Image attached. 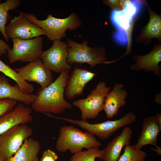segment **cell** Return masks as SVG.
<instances>
[{
    "instance_id": "1",
    "label": "cell",
    "mask_w": 161,
    "mask_h": 161,
    "mask_svg": "<svg viewBox=\"0 0 161 161\" xmlns=\"http://www.w3.org/2000/svg\"><path fill=\"white\" fill-rule=\"evenodd\" d=\"M145 5V0H128L121 10H112L110 21L114 28L112 38L117 45L126 47L127 50L120 58L131 52L134 28Z\"/></svg>"
},
{
    "instance_id": "2",
    "label": "cell",
    "mask_w": 161,
    "mask_h": 161,
    "mask_svg": "<svg viewBox=\"0 0 161 161\" xmlns=\"http://www.w3.org/2000/svg\"><path fill=\"white\" fill-rule=\"evenodd\" d=\"M69 70L61 72L57 79L50 85L38 90L37 97L31 104L32 108L37 112L44 114H61L72 105L64 98V92Z\"/></svg>"
},
{
    "instance_id": "3",
    "label": "cell",
    "mask_w": 161,
    "mask_h": 161,
    "mask_svg": "<svg viewBox=\"0 0 161 161\" xmlns=\"http://www.w3.org/2000/svg\"><path fill=\"white\" fill-rule=\"evenodd\" d=\"M56 148L58 152L64 153L69 150L72 154L101 145L94 135L87 131L83 132L72 125L63 126L59 129Z\"/></svg>"
},
{
    "instance_id": "4",
    "label": "cell",
    "mask_w": 161,
    "mask_h": 161,
    "mask_svg": "<svg viewBox=\"0 0 161 161\" xmlns=\"http://www.w3.org/2000/svg\"><path fill=\"white\" fill-rule=\"evenodd\" d=\"M25 14L30 21L44 31L47 38L51 41L61 40L66 36L67 30H75L81 25L78 16L74 12L64 18H57L49 14L44 20H38L32 14L25 13Z\"/></svg>"
},
{
    "instance_id": "5",
    "label": "cell",
    "mask_w": 161,
    "mask_h": 161,
    "mask_svg": "<svg viewBox=\"0 0 161 161\" xmlns=\"http://www.w3.org/2000/svg\"><path fill=\"white\" fill-rule=\"evenodd\" d=\"M66 43L68 52L67 61L71 65L85 63L92 68L103 64L107 59L106 51L103 47H89L86 40L80 44L67 39Z\"/></svg>"
},
{
    "instance_id": "6",
    "label": "cell",
    "mask_w": 161,
    "mask_h": 161,
    "mask_svg": "<svg viewBox=\"0 0 161 161\" xmlns=\"http://www.w3.org/2000/svg\"><path fill=\"white\" fill-rule=\"evenodd\" d=\"M59 119L77 125L87 132L97 136L100 139L104 140L108 138L121 128L134 122L136 116L130 112L126 114L122 118L117 120L94 124L89 123L86 120H74L63 117H59Z\"/></svg>"
},
{
    "instance_id": "7",
    "label": "cell",
    "mask_w": 161,
    "mask_h": 161,
    "mask_svg": "<svg viewBox=\"0 0 161 161\" xmlns=\"http://www.w3.org/2000/svg\"><path fill=\"white\" fill-rule=\"evenodd\" d=\"M12 39L13 48L7 53L10 64L17 61L31 62L40 58L44 45L41 37L28 39L18 38Z\"/></svg>"
},
{
    "instance_id": "8",
    "label": "cell",
    "mask_w": 161,
    "mask_h": 161,
    "mask_svg": "<svg viewBox=\"0 0 161 161\" xmlns=\"http://www.w3.org/2000/svg\"><path fill=\"white\" fill-rule=\"evenodd\" d=\"M111 90L105 82H99L86 98L75 100L72 104L80 109L83 120L95 119L103 110L105 98Z\"/></svg>"
},
{
    "instance_id": "9",
    "label": "cell",
    "mask_w": 161,
    "mask_h": 161,
    "mask_svg": "<svg viewBox=\"0 0 161 161\" xmlns=\"http://www.w3.org/2000/svg\"><path fill=\"white\" fill-rule=\"evenodd\" d=\"M32 129L26 124L14 126L0 135V157L6 161L13 156L27 138L31 136Z\"/></svg>"
},
{
    "instance_id": "10",
    "label": "cell",
    "mask_w": 161,
    "mask_h": 161,
    "mask_svg": "<svg viewBox=\"0 0 161 161\" xmlns=\"http://www.w3.org/2000/svg\"><path fill=\"white\" fill-rule=\"evenodd\" d=\"M53 41L51 47L43 51L40 58L44 66L50 71L61 73L65 70H70L71 66L67 63L68 55L66 42L61 40Z\"/></svg>"
},
{
    "instance_id": "11",
    "label": "cell",
    "mask_w": 161,
    "mask_h": 161,
    "mask_svg": "<svg viewBox=\"0 0 161 161\" xmlns=\"http://www.w3.org/2000/svg\"><path fill=\"white\" fill-rule=\"evenodd\" d=\"M19 12L18 16L12 18L6 26L5 32L9 38L28 39L45 35L42 29L27 18L25 13Z\"/></svg>"
},
{
    "instance_id": "12",
    "label": "cell",
    "mask_w": 161,
    "mask_h": 161,
    "mask_svg": "<svg viewBox=\"0 0 161 161\" xmlns=\"http://www.w3.org/2000/svg\"><path fill=\"white\" fill-rule=\"evenodd\" d=\"M14 70L24 80L34 81L39 84L41 90L53 82L51 71L44 66L40 58L22 67L15 68Z\"/></svg>"
},
{
    "instance_id": "13",
    "label": "cell",
    "mask_w": 161,
    "mask_h": 161,
    "mask_svg": "<svg viewBox=\"0 0 161 161\" xmlns=\"http://www.w3.org/2000/svg\"><path fill=\"white\" fill-rule=\"evenodd\" d=\"M95 73L78 67L74 68L68 76L64 94L72 100L83 94L87 84L96 75Z\"/></svg>"
},
{
    "instance_id": "14",
    "label": "cell",
    "mask_w": 161,
    "mask_h": 161,
    "mask_svg": "<svg viewBox=\"0 0 161 161\" xmlns=\"http://www.w3.org/2000/svg\"><path fill=\"white\" fill-rule=\"evenodd\" d=\"M135 63L131 65L130 69L139 71L151 72L159 78L161 76V44L156 43L153 48L148 53L144 55H135L133 57Z\"/></svg>"
},
{
    "instance_id": "15",
    "label": "cell",
    "mask_w": 161,
    "mask_h": 161,
    "mask_svg": "<svg viewBox=\"0 0 161 161\" xmlns=\"http://www.w3.org/2000/svg\"><path fill=\"white\" fill-rule=\"evenodd\" d=\"M149 14L148 21L142 27L139 33L135 37L138 43L144 46L150 44L153 38H155L161 44V15L153 10L145 0Z\"/></svg>"
},
{
    "instance_id": "16",
    "label": "cell",
    "mask_w": 161,
    "mask_h": 161,
    "mask_svg": "<svg viewBox=\"0 0 161 161\" xmlns=\"http://www.w3.org/2000/svg\"><path fill=\"white\" fill-rule=\"evenodd\" d=\"M32 109L22 103L16 105L13 109L0 117V135L16 126L31 122L33 120Z\"/></svg>"
},
{
    "instance_id": "17",
    "label": "cell",
    "mask_w": 161,
    "mask_h": 161,
    "mask_svg": "<svg viewBox=\"0 0 161 161\" xmlns=\"http://www.w3.org/2000/svg\"><path fill=\"white\" fill-rule=\"evenodd\" d=\"M161 131V113L146 117L143 121L142 132L135 145L137 148L141 149L145 145H152L157 149L161 150L157 144L158 135Z\"/></svg>"
},
{
    "instance_id": "18",
    "label": "cell",
    "mask_w": 161,
    "mask_h": 161,
    "mask_svg": "<svg viewBox=\"0 0 161 161\" xmlns=\"http://www.w3.org/2000/svg\"><path fill=\"white\" fill-rule=\"evenodd\" d=\"M123 87L122 84L115 83L105 98L103 110L108 118L116 116L120 109L126 105L128 93Z\"/></svg>"
},
{
    "instance_id": "19",
    "label": "cell",
    "mask_w": 161,
    "mask_h": 161,
    "mask_svg": "<svg viewBox=\"0 0 161 161\" xmlns=\"http://www.w3.org/2000/svg\"><path fill=\"white\" fill-rule=\"evenodd\" d=\"M132 133L129 127L124 128L120 134L114 138L103 150L102 161H118L123 148L130 145Z\"/></svg>"
},
{
    "instance_id": "20",
    "label": "cell",
    "mask_w": 161,
    "mask_h": 161,
    "mask_svg": "<svg viewBox=\"0 0 161 161\" xmlns=\"http://www.w3.org/2000/svg\"><path fill=\"white\" fill-rule=\"evenodd\" d=\"M36 97V94L23 92L17 84L12 86L4 75H0V99H11L28 106L33 103Z\"/></svg>"
},
{
    "instance_id": "21",
    "label": "cell",
    "mask_w": 161,
    "mask_h": 161,
    "mask_svg": "<svg viewBox=\"0 0 161 161\" xmlns=\"http://www.w3.org/2000/svg\"><path fill=\"white\" fill-rule=\"evenodd\" d=\"M40 148L38 140L27 138L14 155L6 161H39L38 155Z\"/></svg>"
},
{
    "instance_id": "22",
    "label": "cell",
    "mask_w": 161,
    "mask_h": 161,
    "mask_svg": "<svg viewBox=\"0 0 161 161\" xmlns=\"http://www.w3.org/2000/svg\"><path fill=\"white\" fill-rule=\"evenodd\" d=\"M0 71L16 83L20 90L23 92L31 94L34 91L32 85L24 80L15 70L0 60Z\"/></svg>"
},
{
    "instance_id": "23",
    "label": "cell",
    "mask_w": 161,
    "mask_h": 161,
    "mask_svg": "<svg viewBox=\"0 0 161 161\" xmlns=\"http://www.w3.org/2000/svg\"><path fill=\"white\" fill-rule=\"evenodd\" d=\"M21 2L20 0H6L0 4V32L7 42L9 41V38L5 32L6 25L11 17L8 12L18 7Z\"/></svg>"
},
{
    "instance_id": "24",
    "label": "cell",
    "mask_w": 161,
    "mask_h": 161,
    "mask_svg": "<svg viewBox=\"0 0 161 161\" xmlns=\"http://www.w3.org/2000/svg\"><path fill=\"white\" fill-rule=\"evenodd\" d=\"M124 152L118 161H145L146 153L137 148L136 145L124 147Z\"/></svg>"
},
{
    "instance_id": "25",
    "label": "cell",
    "mask_w": 161,
    "mask_h": 161,
    "mask_svg": "<svg viewBox=\"0 0 161 161\" xmlns=\"http://www.w3.org/2000/svg\"><path fill=\"white\" fill-rule=\"evenodd\" d=\"M102 153L103 150H100L99 147L92 148L74 154L70 161H96V158L101 160Z\"/></svg>"
},
{
    "instance_id": "26",
    "label": "cell",
    "mask_w": 161,
    "mask_h": 161,
    "mask_svg": "<svg viewBox=\"0 0 161 161\" xmlns=\"http://www.w3.org/2000/svg\"><path fill=\"white\" fill-rule=\"evenodd\" d=\"M17 102L10 99H0V117L11 111Z\"/></svg>"
},
{
    "instance_id": "27",
    "label": "cell",
    "mask_w": 161,
    "mask_h": 161,
    "mask_svg": "<svg viewBox=\"0 0 161 161\" xmlns=\"http://www.w3.org/2000/svg\"><path fill=\"white\" fill-rule=\"evenodd\" d=\"M128 0H104L103 3L109 6L112 10H121L123 8L126 4Z\"/></svg>"
},
{
    "instance_id": "28",
    "label": "cell",
    "mask_w": 161,
    "mask_h": 161,
    "mask_svg": "<svg viewBox=\"0 0 161 161\" xmlns=\"http://www.w3.org/2000/svg\"><path fill=\"white\" fill-rule=\"evenodd\" d=\"M58 158V155L56 153L48 149L43 151L39 161H56Z\"/></svg>"
},
{
    "instance_id": "29",
    "label": "cell",
    "mask_w": 161,
    "mask_h": 161,
    "mask_svg": "<svg viewBox=\"0 0 161 161\" xmlns=\"http://www.w3.org/2000/svg\"><path fill=\"white\" fill-rule=\"evenodd\" d=\"M11 49L10 46L4 41L0 39V56L7 54Z\"/></svg>"
},
{
    "instance_id": "30",
    "label": "cell",
    "mask_w": 161,
    "mask_h": 161,
    "mask_svg": "<svg viewBox=\"0 0 161 161\" xmlns=\"http://www.w3.org/2000/svg\"><path fill=\"white\" fill-rule=\"evenodd\" d=\"M153 150L156 151L157 153V154L159 155H161V150L155 149L153 148H151Z\"/></svg>"
},
{
    "instance_id": "31",
    "label": "cell",
    "mask_w": 161,
    "mask_h": 161,
    "mask_svg": "<svg viewBox=\"0 0 161 161\" xmlns=\"http://www.w3.org/2000/svg\"><path fill=\"white\" fill-rule=\"evenodd\" d=\"M0 161H2L1 159V158L0 157Z\"/></svg>"
},
{
    "instance_id": "32",
    "label": "cell",
    "mask_w": 161,
    "mask_h": 161,
    "mask_svg": "<svg viewBox=\"0 0 161 161\" xmlns=\"http://www.w3.org/2000/svg\"><path fill=\"white\" fill-rule=\"evenodd\" d=\"M1 3V1L0 0V4Z\"/></svg>"
}]
</instances>
